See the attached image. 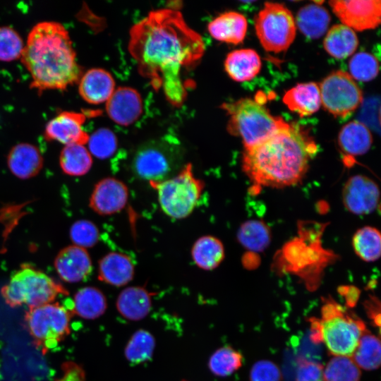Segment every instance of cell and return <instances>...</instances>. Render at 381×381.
Here are the masks:
<instances>
[{
  "label": "cell",
  "mask_w": 381,
  "mask_h": 381,
  "mask_svg": "<svg viewBox=\"0 0 381 381\" xmlns=\"http://www.w3.org/2000/svg\"><path fill=\"white\" fill-rule=\"evenodd\" d=\"M128 50L140 74L179 107L187 95L181 70L201 59L205 44L179 11L162 8L150 12L131 28Z\"/></svg>",
  "instance_id": "obj_1"
},
{
  "label": "cell",
  "mask_w": 381,
  "mask_h": 381,
  "mask_svg": "<svg viewBox=\"0 0 381 381\" xmlns=\"http://www.w3.org/2000/svg\"><path fill=\"white\" fill-rule=\"evenodd\" d=\"M318 151L308 131L289 123L260 143L245 148L242 167L255 183L272 188L298 183Z\"/></svg>",
  "instance_id": "obj_2"
},
{
  "label": "cell",
  "mask_w": 381,
  "mask_h": 381,
  "mask_svg": "<svg viewBox=\"0 0 381 381\" xmlns=\"http://www.w3.org/2000/svg\"><path fill=\"white\" fill-rule=\"evenodd\" d=\"M20 59L31 75L30 87L39 92L64 90L83 75L69 32L59 22L43 21L33 26Z\"/></svg>",
  "instance_id": "obj_3"
},
{
  "label": "cell",
  "mask_w": 381,
  "mask_h": 381,
  "mask_svg": "<svg viewBox=\"0 0 381 381\" xmlns=\"http://www.w3.org/2000/svg\"><path fill=\"white\" fill-rule=\"evenodd\" d=\"M310 322L313 341L322 342L334 356L351 357L366 329L361 319L332 300L322 306L321 318Z\"/></svg>",
  "instance_id": "obj_4"
},
{
  "label": "cell",
  "mask_w": 381,
  "mask_h": 381,
  "mask_svg": "<svg viewBox=\"0 0 381 381\" xmlns=\"http://www.w3.org/2000/svg\"><path fill=\"white\" fill-rule=\"evenodd\" d=\"M229 115L227 130L241 138L244 148L264 140L288 122L273 116L265 106L250 98H241L221 107Z\"/></svg>",
  "instance_id": "obj_5"
},
{
  "label": "cell",
  "mask_w": 381,
  "mask_h": 381,
  "mask_svg": "<svg viewBox=\"0 0 381 381\" xmlns=\"http://www.w3.org/2000/svg\"><path fill=\"white\" fill-rule=\"evenodd\" d=\"M1 293L9 306L26 305L30 308L52 303L59 294H66L67 291L44 272L23 265L2 287Z\"/></svg>",
  "instance_id": "obj_6"
},
{
  "label": "cell",
  "mask_w": 381,
  "mask_h": 381,
  "mask_svg": "<svg viewBox=\"0 0 381 381\" xmlns=\"http://www.w3.org/2000/svg\"><path fill=\"white\" fill-rule=\"evenodd\" d=\"M149 183L157 193L162 211L177 219L192 213L205 188L204 182L194 175L190 163L164 181Z\"/></svg>",
  "instance_id": "obj_7"
},
{
  "label": "cell",
  "mask_w": 381,
  "mask_h": 381,
  "mask_svg": "<svg viewBox=\"0 0 381 381\" xmlns=\"http://www.w3.org/2000/svg\"><path fill=\"white\" fill-rule=\"evenodd\" d=\"M256 35L265 50L279 53L295 40L296 25L291 11L284 4L265 2L254 18Z\"/></svg>",
  "instance_id": "obj_8"
},
{
  "label": "cell",
  "mask_w": 381,
  "mask_h": 381,
  "mask_svg": "<svg viewBox=\"0 0 381 381\" xmlns=\"http://www.w3.org/2000/svg\"><path fill=\"white\" fill-rule=\"evenodd\" d=\"M71 312L59 303L29 308L25 320L35 344L47 350L64 339L70 333Z\"/></svg>",
  "instance_id": "obj_9"
},
{
  "label": "cell",
  "mask_w": 381,
  "mask_h": 381,
  "mask_svg": "<svg viewBox=\"0 0 381 381\" xmlns=\"http://www.w3.org/2000/svg\"><path fill=\"white\" fill-rule=\"evenodd\" d=\"M181 163L176 146L163 140L145 143L135 152L132 162L134 173L150 182L164 181L177 173Z\"/></svg>",
  "instance_id": "obj_10"
},
{
  "label": "cell",
  "mask_w": 381,
  "mask_h": 381,
  "mask_svg": "<svg viewBox=\"0 0 381 381\" xmlns=\"http://www.w3.org/2000/svg\"><path fill=\"white\" fill-rule=\"evenodd\" d=\"M321 105L335 117L351 116L363 102V92L351 75L337 70L319 85Z\"/></svg>",
  "instance_id": "obj_11"
},
{
  "label": "cell",
  "mask_w": 381,
  "mask_h": 381,
  "mask_svg": "<svg viewBox=\"0 0 381 381\" xmlns=\"http://www.w3.org/2000/svg\"><path fill=\"white\" fill-rule=\"evenodd\" d=\"M329 4L341 24L353 30L375 29L380 23V0H332Z\"/></svg>",
  "instance_id": "obj_12"
},
{
  "label": "cell",
  "mask_w": 381,
  "mask_h": 381,
  "mask_svg": "<svg viewBox=\"0 0 381 381\" xmlns=\"http://www.w3.org/2000/svg\"><path fill=\"white\" fill-rule=\"evenodd\" d=\"M345 207L355 214H368L379 204L380 190L377 185L367 176L356 175L346 183L342 193Z\"/></svg>",
  "instance_id": "obj_13"
},
{
  "label": "cell",
  "mask_w": 381,
  "mask_h": 381,
  "mask_svg": "<svg viewBox=\"0 0 381 381\" xmlns=\"http://www.w3.org/2000/svg\"><path fill=\"white\" fill-rule=\"evenodd\" d=\"M86 116L83 113L64 111L46 125L44 137L47 141H57L66 145H85L89 135L83 128Z\"/></svg>",
  "instance_id": "obj_14"
},
{
  "label": "cell",
  "mask_w": 381,
  "mask_h": 381,
  "mask_svg": "<svg viewBox=\"0 0 381 381\" xmlns=\"http://www.w3.org/2000/svg\"><path fill=\"white\" fill-rule=\"evenodd\" d=\"M128 199V190L126 185L117 179L107 177L95 186L89 205L98 214L111 215L122 210Z\"/></svg>",
  "instance_id": "obj_15"
},
{
  "label": "cell",
  "mask_w": 381,
  "mask_h": 381,
  "mask_svg": "<svg viewBox=\"0 0 381 381\" xmlns=\"http://www.w3.org/2000/svg\"><path fill=\"white\" fill-rule=\"evenodd\" d=\"M54 267L60 278L68 283L85 279L92 272V261L85 248L73 245L59 251Z\"/></svg>",
  "instance_id": "obj_16"
},
{
  "label": "cell",
  "mask_w": 381,
  "mask_h": 381,
  "mask_svg": "<svg viewBox=\"0 0 381 381\" xmlns=\"http://www.w3.org/2000/svg\"><path fill=\"white\" fill-rule=\"evenodd\" d=\"M142 110L140 95L128 87L116 89L106 104V111L110 119L121 126L133 123L140 117Z\"/></svg>",
  "instance_id": "obj_17"
},
{
  "label": "cell",
  "mask_w": 381,
  "mask_h": 381,
  "mask_svg": "<svg viewBox=\"0 0 381 381\" xmlns=\"http://www.w3.org/2000/svg\"><path fill=\"white\" fill-rule=\"evenodd\" d=\"M78 82L80 95L85 102L92 104L107 102L115 90V82L111 75L99 68L88 70Z\"/></svg>",
  "instance_id": "obj_18"
},
{
  "label": "cell",
  "mask_w": 381,
  "mask_h": 381,
  "mask_svg": "<svg viewBox=\"0 0 381 381\" xmlns=\"http://www.w3.org/2000/svg\"><path fill=\"white\" fill-rule=\"evenodd\" d=\"M7 164L11 173L21 179L36 176L43 166V158L35 145L20 143L13 146L8 152Z\"/></svg>",
  "instance_id": "obj_19"
},
{
  "label": "cell",
  "mask_w": 381,
  "mask_h": 381,
  "mask_svg": "<svg viewBox=\"0 0 381 381\" xmlns=\"http://www.w3.org/2000/svg\"><path fill=\"white\" fill-rule=\"evenodd\" d=\"M247 28L246 18L236 11L220 14L207 26L209 33L214 39L234 44H240L244 40Z\"/></svg>",
  "instance_id": "obj_20"
},
{
  "label": "cell",
  "mask_w": 381,
  "mask_h": 381,
  "mask_svg": "<svg viewBox=\"0 0 381 381\" xmlns=\"http://www.w3.org/2000/svg\"><path fill=\"white\" fill-rule=\"evenodd\" d=\"M133 275L134 265L126 254L111 252L99 262L98 279L106 284L122 286L131 282Z\"/></svg>",
  "instance_id": "obj_21"
},
{
  "label": "cell",
  "mask_w": 381,
  "mask_h": 381,
  "mask_svg": "<svg viewBox=\"0 0 381 381\" xmlns=\"http://www.w3.org/2000/svg\"><path fill=\"white\" fill-rule=\"evenodd\" d=\"M283 102L301 117L315 114L321 106L319 86L314 82L297 84L287 90Z\"/></svg>",
  "instance_id": "obj_22"
},
{
  "label": "cell",
  "mask_w": 381,
  "mask_h": 381,
  "mask_svg": "<svg viewBox=\"0 0 381 381\" xmlns=\"http://www.w3.org/2000/svg\"><path fill=\"white\" fill-rule=\"evenodd\" d=\"M262 62L259 54L252 49L231 52L224 61V69L229 76L237 82L248 81L260 72Z\"/></svg>",
  "instance_id": "obj_23"
},
{
  "label": "cell",
  "mask_w": 381,
  "mask_h": 381,
  "mask_svg": "<svg viewBox=\"0 0 381 381\" xmlns=\"http://www.w3.org/2000/svg\"><path fill=\"white\" fill-rule=\"evenodd\" d=\"M152 294L144 287L129 286L119 294L116 308L126 319L137 321L143 319L152 307Z\"/></svg>",
  "instance_id": "obj_24"
},
{
  "label": "cell",
  "mask_w": 381,
  "mask_h": 381,
  "mask_svg": "<svg viewBox=\"0 0 381 381\" xmlns=\"http://www.w3.org/2000/svg\"><path fill=\"white\" fill-rule=\"evenodd\" d=\"M372 143L369 128L356 120L344 125L338 135V144L341 151L351 156L365 154L370 150Z\"/></svg>",
  "instance_id": "obj_25"
},
{
  "label": "cell",
  "mask_w": 381,
  "mask_h": 381,
  "mask_svg": "<svg viewBox=\"0 0 381 381\" xmlns=\"http://www.w3.org/2000/svg\"><path fill=\"white\" fill-rule=\"evenodd\" d=\"M358 43L354 30L343 24H337L327 32L323 46L325 51L333 58L344 59L355 52Z\"/></svg>",
  "instance_id": "obj_26"
},
{
  "label": "cell",
  "mask_w": 381,
  "mask_h": 381,
  "mask_svg": "<svg viewBox=\"0 0 381 381\" xmlns=\"http://www.w3.org/2000/svg\"><path fill=\"white\" fill-rule=\"evenodd\" d=\"M331 20L327 10L316 4L306 5L297 13L296 28L307 37L318 39L326 32Z\"/></svg>",
  "instance_id": "obj_27"
},
{
  "label": "cell",
  "mask_w": 381,
  "mask_h": 381,
  "mask_svg": "<svg viewBox=\"0 0 381 381\" xmlns=\"http://www.w3.org/2000/svg\"><path fill=\"white\" fill-rule=\"evenodd\" d=\"M191 256L198 267L204 270H212L223 261L224 248L219 238L212 236H204L194 243Z\"/></svg>",
  "instance_id": "obj_28"
},
{
  "label": "cell",
  "mask_w": 381,
  "mask_h": 381,
  "mask_svg": "<svg viewBox=\"0 0 381 381\" xmlns=\"http://www.w3.org/2000/svg\"><path fill=\"white\" fill-rule=\"evenodd\" d=\"M59 164L64 173L67 175L83 176L91 169L92 155L83 145H66L61 151Z\"/></svg>",
  "instance_id": "obj_29"
},
{
  "label": "cell",
  "mask_w": 381,
  "mask_h": 381,
  "mask_svg": "<svg viewBox=\"0 0 381 381\" xmlns=\"http://www.w3.org/2000/svg\"><path fill=\"white\" fill-rule=\"evenodd\" d=\"M107 305L106 298L99 289L87 286L75 295L73 311L81 318L92 320L103 315Z\"/></svg>",
  "instance_id": "obj_30"
},
{
  "label": "cell",
  "mask_w": 381,
  "mask_h": 381,
  "mask_svg": "<svg viewBox=\"0 0 381 381\" xmlns=\"http://www.w3.org/2000/svg\"><path fill=\"white\" fill-rule=\"evenodd\" d=\"M351 358L361 369L365 370L377 369L380 365L381 359L379 337L366 329L361 337Z\"/></svg>",
  "instance_id": "obj_31"
},
{
  "label": "cell",
  "mask_w": 381,
  "mask_h": 381,
  "mask_svg": "<svg viewBox=\"0 0 381 381\" xmlns=\"http://www.w3.org/2000/svg\"><path fill=\"white\" fill-rule=\"evenodd\" d=\"M352 243L355 253L361 259L373 262L380 258L381 236L376 228L368 226L361 228L354 234Z\"/></svg>",
  "instance_id": "obj_32"
},
{
  "label": "cell",
  "mask_w": 381,
  "mask_h": 381,
  "mask_svg": "<svg viewBox=\"0 0 381 381\" xmlns=\"http://www.w3.org/2000/svg\"><path fill=\"white\" fill-rule=\"evenodd\" d=\"M155 347L153 335L147 330L138 329L131 336L125 349L124 355L128 361L139 364L148 361L152 356Z\"/></svg>",
  "instance_id": "obj_33"
},
{
  "label": "cell",
  "mask_w": 381,
  "mask_h": 381,
  "mask_svg": "<svg viewBox=\"0 0 381 381\" xmlns=\"http://www.w3.org/2000/svg\"><path fill=\"white\" fill-rule=\"evenodd\" d=\"M361 375V368L350 356H333L323 368L325 381H360Z\"/></svg>",
  "instance_id": "obj_34"
},
{
  "label": "cell",
  "mask_w": 381,
  "mask_h": 381,
  "mask_svg": "<svg viewBox=\"0 0 381 381\" xmlns=\"http://www.w3.org/2000/svg\"><path fill=\"white\" fill-rule=\"evenodd\" d=\"M243 357L240 352L226 346L217 349L210 356L208 368L219 377H226L241 368Z\"/></svg>",
  "instance_id": "obj_35"
},
{
  "label": "cell",
  "mask_w": 381,
  "mask_h": 381,
  "mask_svg": "<svg viewBox=\"0 0 381 381\" xmlns=\"http://www.w3.org/2000/svg\"><path fill=\"white\" fill-rule=\"evenodd\" d=\"M239 242L249 250L260 251L270 241V232L263 222L251 220L242 224L238 232Z\"/></svg>",
  "instance_id": "obj_36"
},
{
  "label": "cell",
  "mask_w": 381,
  "mask_h": 381,
  "mask_svg": "<svg viewBox=\"0 0 381 381\" xmlns=\"http://www.w3.org/2000/svg\"><path fill=\"white\" fill-rule=\"evenodd\" d=\"M87 143L90 155L101 159L111 157L117 148L115 134L106 128L97 129L89 135Z\"/></svg>",
  "instance_id": "obj_37"
},
{
  "label": "cell",
  "mask_w": 381,
  "mask_h": 381,
  "mask_svg": "<svg viewBox=\"0 0 381 381\" xmlns=\"http://www.w3.org/2000/svg\"><path fill=\"white\" fill-rule=\"evenodd\" d=\"M350 75L353 79L370 81L376 78L379 72V64L373 54L361 52L354 54L349 62Z\"/></svg>",
  "instance_id": "obj_38"
},
{
  "label": "cell",
  "mask_w": 381,
  "mask_h": 381,
  "mask_svg": "<svg viewBox=\"0 0 381 381\" xmlns=\"http://www.w3.org/2000/svg\"><path fill=\"white\" fill-rule=\"evenodd\" d=\"M23 39L11 27L0 26V61L9 62L21 57Z\"/></svg>",
  "instance_id": "obj_39"
},
{
  "label": "cell",
  "mask_w": 381,
  "mask_h": 381,
  "mask_svg": "<svg viewBox=\"0 0 381 381\" xmlns=\"http://www.w3.org/2000/svg\"><path fill=\"white\" fill-rule=\"evenodd\" d=\"M70 236L75 246L83 248H90L99 240V229L93 222L81 219L72 224Z\"/></svg>",
  "instance_id": "obj_40"
},
{
  "label": "cell",
  "mask_w": 381,
  "mask_h": 381,
  "mask_svg": "<svg viewBox=\"0 0 381 381\" xmlns=\"http://www.w3.org/2000/svg\"><path fill=\"white\" fill-rule=\"evenodd\" d=\"M282 373L277 364L271 361L255 362L250 372V381H282Z\"/></svg>",
  "instance_id": "obj_41"
},
{
  "label": "cell",
  "mask_w": 381,
  "mask_h": 381,
  "mask_svg": "<svg viewBox=\"0 0 381 381\" xmlns=\"http://www.w3.org/2000/svg\"><path fill=\"white\" fill-rule=\"evenodd\" d=\"M296 381H325L322 366L315 362H302L297 370Z\"/></svg>",
  "instance_id": "obj_42"
},
{
  "label": "cell",
  "mask_w": 381,
  "mask_h": 381,
  "mask_svg": "<svg viewBox=\"0 0 381 381\" xmlns=\"http://www.w3.org/2000/svg\"><path fill=\"white\" fill-rule=\"evenodd\" d=\"M62 375L56 381H85V372L77 363L68 361L62 365Z\"/></svg>",
  "instance_id": "obj_43"
},
{
  "label": "cell",
  "mask_w": 381,
  "mask_h": 381,
  "mask_svg": "<svg viewBox=\"0 0 381 381\" xmlns=\"http://www.w3.org/2000/svg\"><path fill=\"white\" fill-rule=\"evenodd\" d=\"M183 381H186V380H183Z\"/></svg>",
  "instance_id": "obj_44"
}]
</instances>
